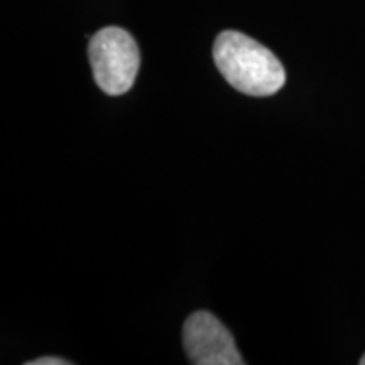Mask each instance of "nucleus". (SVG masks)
Wrapping results in <instances>:
<instances>
[{"instance_id":"nucleus-1","label":"nucleus","mask_w":365,"mask_h":365,"mask_svg":"<svg viewBox=\"0 0 365 365\" xmlns=\"http://www.w3.org/2000/svg\"><path fill=\"white\" fill-rule=\"evenodd\" d=\"M213 59L223 78L250 97H271L286 83L284 66L276 54L239 31L218 34Z\"/></svg>"},{"instance_id":"nucleus-3","label":"nucleus","mask_w":365,"mask_h":365,"mask_svg":"<svg viewBox=\"0 0 365 365\" xmlns=\"http://www.w3.org/2000/svg\"><path fill=\"white\" fill-rule=\"evenodd\" d=\"M182 345L195 365H242L232 333L215 314L196 312L182 327Z\"/></svg>"},{"instance_id":"nucleus-2","label":"nucleus","mask_w":365,"mask_h":365,"mask_svg":"<svg viewBox=\"0 0 365 365\" xmlns=\"http://www.w3.org/2000/svg\"><path fill=\"white\" fill-rule=\"evenodd\" d=\"M88 58L97 85L108 95H122L134 85L140 53L134 38L120 27H103L88 44Z\"/></svg>"},{"instance_id":"nucleus-5","label":"nucleus","mask_w":365,"mask_h":365,"mask_svg":"<svg viewBox=\"0 0 365 365\" xmlns=\"http://www.w3.org/2000/svg\"><path fill=\"white\" fill-rule=\"evenodd\" d=\"M360 365H365V354H364V357L360 359Z\"/></svg>"},{"instance_id":"nucleus-4","label":"nucleus","mask_w":365,"mask_h":365,"mask_svg":"<svg viewBox=\"0 0 365 365\" xmlns=\"http://www.w3.org/2000/svg\"><path fill=\"white\" fill-rule=\"evenodd\" d=\"M70 360H65L61 357H41L36 360H29L26 365H70Z\"/></svg>"}]
</instances>
